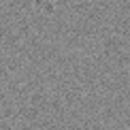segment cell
<instances>
[{
	"instance_id": "1",
	"label": "cell",
	"mask_w": 130,
	"mask_h": 130,
	"mask_svg": "<svg viewBox=\"0 0 130 130\" xmlns=\"http://www.w3.org/2000/svg\"><path fill=\"white\" fill-rule=\"evenodd\" d=\"M32 4H34L41 13H45V15H51L53 9H56L53 7V0H32Z\"/></svg>"
}]
</instances>
